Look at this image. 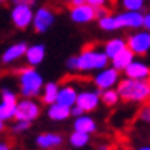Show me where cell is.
<instances>
[{"mask_svg":"<svg viewBox=\"0 0 150 150\" xmlns=\"http://www.w3.org/2000/svg\"><path fill=\"white\" fill-rule=\"evenodd\" d=\"M95 14H97V18H104L110 16V9H107L106 6H101V8H95Z\"/></svg>","mask_w":150,"mask_h":150,"instance_id":"28","label":"cell"},{"mask_svg":"<svg viewBox=\"0 0 150 150\" xmlns=\"http://www.w3.org/2000/svg\"><path fill=\"white\" fill-rule=\"evenodd\" d=\"M121 3L127 11L139 12L142 8H144V0H121Z\"/></svg>","mask_w":150,"mask_h":150,"instance_id":"24","label":"cell"},{"mask_svg":"<svg viewBox=\"0 0 150 150\" xmlns=\"http://www.w3.org/2000/svg\"><path fill=\"white\" fill-rule=\"evenodd\" d=\"M106 2L107 0H86V3L93 6V8H101V6L106 5Z\"/></svg>","mask_w":150,"mask_h":150,"instance_id":"32","label":"cell"},{"mask_svg":"<svg viewBox=\"0 0 150 150\" xmlns=\"http://www.w3.org/2000/svg\"><path fill=\"white\" fill-rule=\"evenodd\" d=\"M64 2H67L71 6H78V5L86 3V0H64Z\"/></svg>","mask_w":150,"mask_h":150,"instance_id":"36","label":"cell"},{"mask_svg":"<svg viewBox=\"0 0 150 150\" xmlns=\"http://www.w3.org/2000/svg\"><path fill=\"white\" fill-rule=\"evenodd\" d=\"M2 101H5V103H12V104H17V97L14 93H12L11 91L8 89H3L2 91Z\"/></svg>","mask_w":150,"mask_h":150,"instance_id":"27","label":"cell"},{"mask_svg":"<svg viewBox=\"0 0 150 150\" xmlns=\"http://www.w3.org/2000/svg\"><path fill=\"white\" fill-rule=\"evenodd\" d=\"M11 20H12V23H14L16 28H18V29H26V28H28V26L34 22L32 6L14 5V8L11 9Z\"/></svg>","mask_w":150,"mask_h":150,"instance_id":"4","label":"cell"},{"mask_svg":"<svg viewBox=\"0 0 150 150\" xmlns=\"http://www.w3.org/2000/svg\"><path fill=\"white\" fill-rule=\"evenodd\" d=\"M120 98L124 101L150 104V78L147 80H130L126 78L118 84Z\"/></svg>","mask_w":150,"mask_h":150,"instance_id":"1","label":"cell"},{"mask_svg":"<svg viewBox=\"0 0 150 150\" xmlns=\"http://www.w3.org/2000/svg\"><path fill=\"white\" fill-rule=\"evenodd\" d=\"M126 77L130 80H147L150 78V69L147 64L141 63V61H133V63L124 71Z\"/></svg>","mask_w":150,"mask_h":150,"instance_id":"12","label":"cell"},{"mask_svg":"<svg viewBox=\"0 0 150 150\" xmlns=\"http://www.w3.org/2000/svg\"><path fill=\"white\" fill-rule=\"evenodd\" d=\"M118 72L120 71H117L115 67H110V69H103L97 75V77L93 78L95 86H97L100 91H103V89L109 91L118 81Z\"/></svg>","mask_w":150,"mask_h":150,"instance_id":"10","label":"cell"},{"mask_svg":"<svg viewBox=\"0 0 150 150\" xmlns=\"http://www.w3.org/2000/svg\"><path fill=\"white\" fill-rule=\"evenodd\" d=\"M20 87H22V95L26 98L35 97L40 93V89L43 86V78L40 77V74L32 69V67H25L20 69Z\"/></svg>","mask_w":150,"mask_h":150,"instance_id":"2","label":"cell"},{"mask_svg":"<svg viewBox=\"0 0 150 150\" xmlns=\"http://www.w3.org/2000/svg\"><path fill=\"white\" fill-rule=\"evenodd\" d=\"M133 55L135 54L129 49V47H126V49L121 51L117 57L112 58V66L117 71H126L127 67L133 63Z\"/></svg>","mask_w":150,"mask_h":150,"instance_id":"13","label":"cell"},{"mask_svg":"<svg viewBox=\"0 0 150 150\" xmlns=\"http://www.w3.org/2000/svg\"><path fill=\"white\" fill-rule=\"evenodd\" d=\"M40 113V107L31 100H23L17 104L16 110V120L17 121H28L31 122L32 120H35Z\"/></svg>","mask_w":150,"mask_h":150,"instance_id":"8","label":"cell"},{"mask_svg":"<svg viewBox=\"0 0 150 150\" xmlns=\"http://www.w3.org/2000/svg\"><path fill=\"white\" fill-rule=\"evenodd\" d=\"M63 138L58 133H42L37 138V146L42 149H55L61 146Z\"/></svg>","mask_w":150,"mask_h":150,"instance_id":"14","label":"cell"},{"mask_svg":"<svg viewBox=\"0 0 150 150\" xmlns=\"http://www.w3.org/2000/svg\"><path fill=\"white\" fill-rule=\"evenodd\" d=\"M71 18L75 23H87L92 22L93 18H97L95 14V8L87 3L78 5V6H72L71 8Z\"/></svg>","mask_w":150,"mask_h":150,"instance_id":"9","label":"cell"},{"mask_svg":"<svg viewBox=\"0 0 150 150\" xmlns=\"http://www.w3.org/2000/svg\"><path fill=\"white\" fill-rule=\"evenodd\" d=\"M74 127L77 132H83V133H92L97 130V124H95V121L91 118V117H77V120H75L74 122Z\"/></svg>","mask_w":150,"mask_h":150,"instance_id":"18","label":"cell"},{"mask_svg":"<svg viewBox=\"0 0 150 150\" xmlns=\"http://www.w3.org/2000/svg\"><path fill=\"white\" fill-rule=\"evenodd\" d=\"M142 26H144L147 31H150V12L144 16V22H142Z\"/></svg>","mask_w":150,"mask_h":150,"instance_id":"34","label":"cell"},{"mask_svg":"<svg viewBox=\"0 0 150 150\" xmlns=\"http://www.w3.org/2000/svg\"><path fill=\"white\" fill-rule=\"evenodd\" d=\"M84 112H83V109H80L77 104H75V107H72V115H75V117H81Z\"/></svg>","mask_w":150,"mask_h":150,"instance_id":"35","label":"cell"},{"mask_svg":"<svg viewBox=\"0 0 150 150\" xmlns=\"http://www.w3.org/2000/svg\"><path fill=\"white\" fill-rule=\"evenodd\" d=\"M45 58V46L43 45H34L31 47H28V51H26V60H28V63L35 66L38 63H42Z\"/></svg>","mask_w":150,"mask_h":150,"instance_id":"19","label":"cell"},{"mask_svg":"<svg viewBox=\"0 0 150 150\" xmlns=\"http://www.w3.org/2000/svg\"><path fill=\"white\" fill-rule=\"evenodd\" d=\"M54 22H55L54 12L49 8H46V6H42V8H38L37 12L34 14L32 26H34V29H35V32H46L52 26Z\"/></svg>","mask_w":150,"mask_h":150,"instance_id":"6","label":"cell"},{"mask_svg":"<svg viewBox=\"0 0 150 150\" xmlns=\"http://www.w3.org/2000/svg\"><path fill=\"white\" fill-rule=\"evenodd\" d=\"M69 142L74 146V147H84L87 142H89V135L87 133H83V132H77L75 130L72 135H71V138H69Z\"/></svg>","mask_w":150,"mask_h":150,"instance_id":"23","label":"cell"},{"mask_svg":"<svg viewBox=\"0 0 150 150\" xmlns=\"http://www.w3.org/2000/svg\"><path fill=\"white\" fill-rule=\"evenodd\" d=\"M109 57L104 52L95 51L93 47H86L78 57V69L80 71H95V69H104L107 64Z\"/></svg>","mask_w":150,"mask_h":150,"instance_id":"3","label":"cell"},{"mask_svg":"<svg viewBox=\"0 0 150 150\" xmlns=\"http://www.w3.org/2000/svg\"><path fill=\"white\" fill-rule=\"evenodd\" d=\"M26 51H28V46L26 43H17V45H12L9 46L8 49L5 51L3 57H2V61L3 63H11V61H14L20 57L26 55Z\"/></svg>","mask_w":150,"mask_h":150,"instance_id":"15","label":"cell"},{"mask_svg":"<svg viewBox=\"0 0 150 150\" xmlns=\"http://www.w3.org/2000/svg\"><path fill=\"white\" fill-rule=\"evenodd\" d=\"M113 20H115V29H120V28H139V26H142V22H144V16H142L141 12L127 11V12H122V14L115 16Z\"/></svg>","mask_w":150,"mask_h":150,"instance_id":"7","label":"cell"},{"mask_svg":"<svg viewBox=\"0 0 150 150\" xmlns=\"http://www.w3.org/2000/svg\"><path fill=\"white\" fill-rule=\"evenodd\" d=\"M77 92L72 86H64L58 91V97H57V103L63 104L67 107H72L75 103H77Z\"/></svg>","mask_w":150,"mask_h":150,"instance_id":"16","label":"cell"},{"mask_svg":"<svg viewBox=\"0 0 150 150\" xmlns=\"http://www.w3.org/2000/svg\"><path fill=\"white\" fill-rule=\"evenodd\" d=\"M2 129H3V121L0 120V130H2Z\"/></svg>","mask_w":150,"mask_h":150,"instance_id":"38","label":"cell"},{"mask_svg":"<svg viewBox=\"0 0 150 150\" xmlns=\"http://www.w3.org/2000/svg\"><path fill=\"white\" fill-rule=\"evenodd\" d=\"M126 47H127V43L124 42V40L113 38V40H110V42L106 43V46H104V54H106L109 58H113V57H117L121 51H124Z\"/></svg>","mask_w":150,"mask_h":150,"instance_id":"20","label":"cell"},{"mask_svg":"<svg viewBox=\"0 0 150 150\" xmlns=\"http://www.w3.org/2000/svg\"><path fill=\"white\" fill-rule=\"evenodd\" d=\"M118 100H120V93L118 91H104L103 93V103L107 104V106H115L118 103Z\"/></svg>","mask_w":150,"mask_h":150,"instance_id":"25","label":"cell"},{"mask_svg":"<svg viewBox=\"0 0 150 150\" xmlns=\"http://www.w3.org/2000/svg\"><path fill=\"white\" fill-rule=\"evenodd\" d=\"M75 104L80 109H83V112H91L98 107L100 97L97 92H81L77 97V103Z\"/></svg>","mask_w":150,"mask_h":150,"instance_id":"11","label":"cell"},{"mask_svg":"<svg viewBox=\"0 0 150 150\" xmlns=\"http://www.w3.org/2000/svg\"><path fill=\"white\" fill-rule=\"evenodd\" d=\"M29 127V122L28 121H18L17 124L14 126V132H22V130H26Z\"/></svg>","mask_w":150,"mask_h":150,"instance_id":"30","label":"cell"},{"mask_svg":"<svg viewBox=\"0 0 150 150\" xmlns=\"http://www.w3.org/2000/svg\"><path fill=\"white\" fill-rule=\"evenodd\" d=\"M14 5H26V6H34L35 0H11Z\"/></svg>","mask_w":150,"mask_h":150,"instance_id":"33","label":"cell"},{"mask_svg":"<svg viewBox=\"0 0 150 150\" xmlns=\"http://www.w3.org/2000/svg\"><path fill=\"white\" fill-rule=\"evenodd\" d=\"M0 150H11V147L8 144H3L2 142V144H0Z\"/></svg>","mask_w":150,"mask_h":150,"instance_id":"37","label":"cell"},{"mask_svg":"<svg viewBox=\"0 0 150 150\" xmlns=\"http://www.w3.org/2000/svg\"><path fill=\"white\" fill-rule=\"evenodd\" d=\"M100 28L104 29V31H115V20H113V16L100 18Z\"/></svg>","mask_w":150,"mask_h":150,"instance_id":"26","label":"cell"},{"mask_svg":"<svg viewBox=\"0 0 150 150\" xmlns=\"http://www.w3.org/2000/svg\"><path fill=\"white\" fill-rule=\"evenodd\" d=\"M139 150H150V147H142V149H139Z\"/></svg>","mask_w":150,"mask_h":150,"instance_id":"39","label":"cell"},{"mask_svg":"<svg viewBox=\"0 0 150 150\" xmlns=\"http://www.w3.org/2000/svg\"><path fill=\"white\" fill-rule=\"evenodd\" d=\"M47 115H49L51 120L61 121V120H66L69 115H72V107H67V106H63V104L54 103V104H51L49 110H47Z\"/></svg>","mask_w":150,"mask_h":150,"instance_id":"17","label":"cell"},{"mask_svg":"<svg viewBox=\"0 0 150 150\" xmlns=\"http://www.w3.org/2000/svg\"><path fill=\"white\" fill-rule=\"evenodd\" d=\"M66 64L69 69H78V57H71L66 61Z\"/></svg>","mask_w":150,"mask_h":150,"instance_id":"31","label":"cell"},{"mask_svg":"<svg viewBox=\"0 0 150 150\" xmlns=\"http://www.w3.org/2000/svg\"><path fill=\"white\" fill-rule=\"evenodd\" d=\"M127 47L133 54L138 55H146L150 49V32H136L129 37L127 40Z\"/></svg>","mask_w":150,"mask_h":150,"instance_id":"5","label":"cell"},{"mask_svg":"<svg viewBox=\"0 0 150 150\" xmlns=\"http://www.w3.org/2000/svg\"><path fill=\"white\" fill-rule=\"evenodd\" d=\"M6 2V0H0V3H5Z\"/></svg>","mask_w":150,"mask_h":150,"instance_id":"40","label":"cell"},{"mask_svg":"<svg viewBox=\"0 0 150 150\" xmlns=\"http://www.w3.org/2000/svg\"><path fill=\"white\" fill-rule=\"evenodd\" d=\"M139 117H141V120H144V121L150 122V104H146L144 107L141 109Z\"/></svg>","mask_w":150,"mask_h":150,"instance_id":"29","label":"cell"},{"mask_svg":"<svg viewBox=\"0 0 150 150\" xmlns=\"http://www.w3.org/2000/svg\"><path fill=\"white\" fill-rule=\"evenodd\" d=\"M16 110H17V104L2 101V104H0V120L5 121V120H9L12 117H16Z\"/></svg>","mask_w":150,"mask_h":150,"instance_id":"22","label":"cell"},{"mask_svg":"<svg viewBox=\"0 0 150 150\" xmlns=\"http://www.w3.org/2000/svg\"><path fill=\"white\" fill-rule=\"evenodd\" d=\"M57 97H58V86L55 83H47L43 91V101L46 104H54L57 103Z\"/></svg>","mask_w":150,"mask_h":150,"instance_id":"21","label":"cell"}]
</instances>
